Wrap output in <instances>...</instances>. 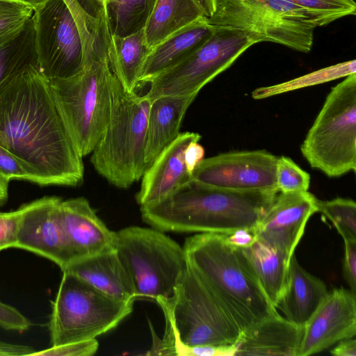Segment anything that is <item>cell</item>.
<instances>
[{"mask_svg": "<svg viewBox=\"0 0 356 356\" xmlns=\"http://www.w3.org/2000/svg\"><path fill=\"white\" fill-rule=\"evenodd\" d=\"M0 145L35 174L40 186H77L83 181L82 157L38 64L29 65L0 86Z\"/></svg>", "mask_w": 356, "mask_h": 356, "instance_id": "6da1fadb", "label": "cell"}, {"mask_svg": "<svg viewBox=\"0 0 356 356\" xmlns=\"http://www.w3.org/2000/svg\"><path fill=\"white\" fill-rule=\"evenodd\" d=\"M277 193L225 190L191 178L161 200L140 207L141 218L163 232H252Z\"/></svg>", "mask_w": 356, "mask_h": 356, "instance_id": "7a4b0ae2", "label": "cell"}, {"mask_svg": "<svg viewBox=\"0 0 356 356\" xmlns=\"http://www.w3.org/2000/svg\"><path fill=\"white\" fill-rule=\"evenodd\" d=\"M183 248L188 266L241 332L277 311L251 273L241 249L231 245L225 234L197 233L185 240Z\"/></svg>", "mask_w": 356, "mask_h": 356, "instance_id": "3957f363", "label": "cell"}, {"mask_svg": "<svg viewBox=\"0 0 356 356\" xmlns=\"http://www.w3.org/2000/svg\"><path fill=\"white\" fill-rule=\"evenodd\" d=\"M110 90L109 120L91 152L90 162L110 184L127 188L147 168L144 159L152 102L145 95L126 92L114 74Z\"/></svg>", "mask_w": 356, "mask_h": 356, "instance_id": "277c9868", "label": "cell"}, {"mask_svg": "<svg viewBox=\"0 0 356 356\" xmlns=\"http://www.w3.org/2000/svg\"><path fill=\"white\" fill-rule=\"evenodd\" d=\"M113 74L106 49L90 56L77 74L49 80L54 102L82 158L91 153L108 122Z\"/></svg>", "mask_w": 356, "mask_h": 356, "instance_id": "5b68a950", "label": "cell"}, {"mask_svg": "<svg viewBox=\"0 0 356 356\" xmlns=\"http://www.w3.org/2000/svg\"><path fill=\"white\" fill-rule=\"evenodd\" d=\"M156 302L163 311L165 325L171 330L173 355L177 346H232L241 334L234 321L188 265L173 296Z\"/></svg>", "mask_w": 356, "mask_h": 356, "instance_id": "8992f818", "label": "cell"}, {"mask_svg": "<svg viewBox=\"0 0 356 356\" xmlns=\"http://www.w3.org/2000/svg\"><path fill=\"white\" fill-rule=\"evenodd\" d=\"M300 150L310 166L330 177L356 170V72L333 87Z\"/></svg>", "mask_w": 356, "mask_h": 356, "instance_id": "52a82bcc", "label": "cell"}, {"mask_svg": "<svg viewBox=\"0 0 356 356\" xmlns=\"http://www.w3.org/2000/svg\"><path fill=\"white\" fill-rule=\"evenodd\" d=\"M134 302L115 299L63 272L48 323L51 346L96 339L133 311Z\"/></svg>", "mask_w": 356, "mask_h": 356, "instance_id": "ba28073f", "label": "cell"}, {"mask_svg": "<svg viewBox=\"0 0 356 356\" xmlns=\"http://www.w3.org/2000/svg\"><path fill=\"white\" fill-rule=\"evenodd\" d=\"M209 24L241 30L256 43L271 42L292 49L311 51L317 21L288 0H218Z\"/></svg>", "mask_w": 356, "mask_h": 356, "instance_id": "9c48e42d", "label": "cell"}, {"mask_svg": "<svg viewBox=\"0 0 356 356\" xmlns=\"http://www.w3.org/2000/svg\"><path fill=\"white\" fill-rule=\"evenodd\" d=\"M117 252L129 273L137 298L167 300L187 267L183 247L164 232L131 226L116 232Z\"/></svg>", "mask_w": 356, "mask_h": 356, "instance_id": "30bf717a", "label": "cell"}, {"mask_svg": "<svg viewBox=\"0 0 356 356\" xmlns=\"http://www.w3.org/2000/svg\"><path fill=\"white\" fill-rule=\"evenodd\" d=\"M255 44L241 30L216 26L212 34L197 50L152 79L145 95L151 102L167 95H197L204 86Z\"/></svg>", "mask_w": 356, "mask_h": 356, "instance_id": "8fae6325", "label": "cell"}, {"mask_svg": "<svg viewBox=\"0 0 356 356\" xmlns=\"http://www.w3.org/2000/svg\"><path fill=\"white\" fill-rule=\"evenodd\" d=\"M33 18L38 66L44 75L51 80L79 72L84 63L82 40L63 0H49Z\"/></svg>", "mask_w": 356, "mask_h": 356, "instance_id": "7c38bea8", "label": "cell"}, {"mask_svg": "<svg viewBox=\"0 0 356 356\" xmlns=\"http://www.w3.org/2000/svg\"><path fill=\"white\" fill-rule=\"evenodd\" d=\"M277 158L266 150L222 153L203 159L191 178L225 190L277 193Z\"/></svg>", "mask_w": 356, "mask_h": 356, "instance_id": "4fadbf2b", "label": "cell"}, {"mask_svg": "<svg viewBox=\"0 0 356 356\" xmlns=\"http://www.w3.org/2000/svg\"><path fill=\"white\" fill-rule=\"evenodd\" d=\"M62 198L45 196L22 204L15 248L46 258L65 270L73 257L60 221Z\"/></svg>", "mask_w": 356, "mask_h": 356, "instance_id": "5bb4252c", "label": "cell"}, {"mask_svg": "<svg viewBox=\"0 0 356 356\" xmlns=\"http://www.w3.org/2000/svg\"><path fill=\"white\" fill-rule=\"evenodd\" d=\"M316 199L308 191L277 193L252 232L291 257L308 220L316 212Z\"/></svg>", "mask_w": 356, "mask_h": 356, "instance_id": "9a60e30c", "label": "cell"}, {"mask_svg": "<svg viewBox=\"0 0 356 356\" xmlns=\"http://www.w3.org/2000/svg\"><path fill=\"white\" fill-rule=\"evenodd\" d=\"M356 334V293L344 288L328 291L304 326L298 356L322 352Z\"/></svg>", "mask_w": 356, "mask_h": 356, "instance_id": "2e32d148", "label": "cell"}, {"mask_svg": "<svg viewBox=\"0 0 356 356\" xmlns=\"http://www.w3.org/2000/svg\"><path fill=\"white\" fill-rule=\"evenodd\" d=\"M59 213L73 262L115 249L116 232L106 226L86 198L62 200Z\"/></svg>", "mask_w": 356, "mask_h": 356, "instance_id": "e0dca14e", "label": "cell"}, {"mask_svg": "<svg viewBox=\"0 0 356 356\" xmlns=\"http://www.w3.org/2000/svg\"><path fill=\"white\" fill-rule=\"evenodd\" d=\"M201 136L185 131L179 136L155 158L142 176L136 200L140 207L147 206L165 198L191 179L184 162V152Z\"/></svg>", "mask_w": 356, "mask_h": 356, "instance_id": "ac0fdd59", "label": "cell"}, {"mask_svg": "<svg viewBox=\"0 0 356 356\" xmlns=\"http://www.w3.org/2000/svg\"><path fill=\"white\" fill-rule=\"evenodd\" d=\"M303 332L277 310L242 332L235 356H298Z\"/></svg>", "mask_w": 356, "mask_h": 356, "instance_id": "d6986e66", "label": "cell"}, {"mask_svg": "<svg viewBox=\"0 0 356 356\" xmlns=\"http://www.w3.org/2000/svg\"><path fill=\"white\" fill-rule=\"evenodd\" d=\"M63 271L115 299L134 302L137 298L132 279L116 249L77 260Z\"/></svg>", "mask_w": 356, "mask_h": 356, "instance_id": "ffe728a7", "label": "cell"}, {"mask_svg": "<svg viewBox=\"0 0 356 356\" xmlns=\"http://www.w3.org/2000/svg\"><path fill=\"white\" fill-rule=\"evenodd\" d=\"M216 26L203 17L173 33L154 47L145 61L139 83L146 84L163 71L178 64L197 50L212 34Z\"/></svg>", "mask_w": 356, "mask_h": 356, "instance_id": "44dd1931", "label": "cell"}, {"mask_svg": "<svg viewBox=\"0 0 356 356\" xmlns=\"http://www.w3.org/2000/svg\"><path fill=\"white\" fill-rule=\"evenodd\" d=\"M327 292L324 282L306 270L293 254L289 261L286 287L275 308L290 321L305 326Z\"/></svg>", "mask_w": 356, "mask_h": 356, "instance_id": "7402d4cb", "label": "cell"}, {"mask_svg": "<svg viewBox=\"0 0 356 356\" xmlns=\"http://www.w3.org/2000/svg\"><path fill=\"white\" fill-rule=\"evenodd\" d=\"M196 95H167L152 101L147 119L145 163L148 166L180 134L183 118Z\"/></svg>", "mask_w": 356, "mask_h": 356, "instance_id": "603a6c76", "label": "cell"}, {"mask_svg": "<svg viewBox=\"0 0 356 356\" xmlns=\"http://www.w3.org/2000/svg\"><path fill=\"white\" fill-rule=\"evenodd\" d=\"M240 249L251 273L275 307L286 285L291 257L257 237L252 245Z\"/></svg>", "mask_w": 356, "mask_h": 356, "instance_id": "cb8c5ba5", "label": "cell"}, {"mask_svg": "<svg viewBox=\"0 0 356 356\" xmlns=\"http://www.w3.org/2000/svg\"><path fill=\"white\" fill-rule=\"evenodd\" d=\"M151 49L146 42L144 28L126 36H108L109 64L126 92L136 93L145 61Z\"/></svg>", "mask_w": 356, "mask_h": 356, "instance_id": "d4e9b609", "label": "cell"}, {"mask_svg": "<svg viewBox=\"0 0 356 356\" xmlns=\"http://www.w3.org/2000/svg\"><path fill=\"white\" fill-rule=\"evenodd\" d=\"M205 17L195 0H156L144 27L150 49L173 33Z\"/></svg>", "mask_w": 356, "mask_h": 356, "instance_id": "484cf974", "label": "cell"}, {"mask_svg": "<svg viewBox=\"0 0 356 356\" xmlns=\"http://www.w3.org/2000/svg\"><path fill=\"white\" fill-rule=\"evenodd\" d=\"M32 64H38L33 16L20 28L0 36V86Z\"/></svg>", "mask_w": 356, "mask_h": 356, "instance_id": "4316f807", "label": "cell"}, {"mask_svg": "<svg viewBox=\"0 0 356 356\" xmlns=\"http://www.w3.org/2000/svg\"><path fill=\"white\" fill-rule=\"evenodd\" d=\"M156 0H104V17L110 35L126 36L143 29Z\"/></svg>", "mask_w": 356, "mask_h": 356, "instance_id": "83f0119b", "label": "cell"}, {"mask_svg": "<svg viewBox=\"0 0 356 356\" xmlns=\"http://www.w3.org/2000/svg\"><path fill=\"white\" fill-rule=\"evenodd\" d=\"M355 72L356 60H348L318 70L284 83L258 88L252 92V97L255 99H264L293 90L346 77Z\"/></svg>", "mask_w": 356, "mask_h": 356, "instance_id": "f1b7e54d", "label": "cell"}, {"mask_svg": "<svg viewBox=\"0 0 356 356\" xmlns=\"http://www.w3.org/2000/svg\"><path fill=\"white\" fill-rule=\"evenodd\" d=\"M316 212L333 224L343 240H356V203L350 198L316 199Z\"/></svg>", "mask_w": 356, "mask_h": 356, "instance_id": "f546056e", "label": "cell"}, {"mask_svg": "<svg viewBox=\"0 0 356 356\" xmlns=\"http://www.w3.org/2000/svg\"><path fill=\"white\" fill-rule=\"evenodd\" d=\"M308 11L317 21L318 26L327 25L338 19L355 15L354 0H288Z\"/></svg>", "mask_w": 356, "mask_h": 356, "instance_id": "4dcf8cb0", "label": "cell"}, {"mask_svg": "<svg viewBox=\"0 0 356 356\" xmlns=\"http://www.w3.org/2000/svg\"><path fill=\"white\" fill-rule=\"evenodd\" d=\"M310 175L300 168L291 159L278 156L276 165V184L278 193L307 191Z\"/></svg>", "mask_w": 356, "mask_h": 356, "instance_id": "1f68e13d", "label": "cell"}, {"mask_svg": "<svg viewBox=\"0 0 356 356\" xmlns=\"http://www.w3.org/2000/svg\"><path fill=\"white\" fill-rule=\"evenodd\" d=\"M33 13L31 7L17 0H0V36L20 28Z\"/></svg>", "mask_w": 356, "mask_h": 356, "instance_id": "d6a6232c", "label": "cell"}, {"mask_svg": "<svg viewBox=\"0 0 356 356\" xmlns=\"http://www.w3.org/2000/svg\"><path fill=\"white\" fill-rule=\"evenodd\" d=\"M0 176L10 181L22 179L39 184L38 177L15 155L0 145Z\"/></svg>", "mask_w": 356, "mask_h": 356, "instance_id": "836d02e7", "label": "cell"}, {"mask_svg": "<svg viewBox=\"0 0 356 356\" xmlns=\"http://www.w3.org/2000/svg\"><path fill=\"white\" fill-rule=\"evenodd\" d=\"M99 347L96 339L71 342L45 350H36L33 355L40 356H90L96 353Z\"/></svg>", "mask_w": 356, "mask_h": 356, "instance_id": "e575fe53", "label": "cell"}, {"mask_svg": "<svg viewBox=\"0 0 356 356\" xmlns=\"http://www.w3.org/2000/svg\"><path fill=\"white\" fill-rule=\"evenodd\" d=\"M20 212L19 207L12 211H0V252L15 248Z\"/></svg>", "mask_w": 356, "mask_h": 356, "instance_id": "d590c367", "label": "cell"}, {"mask_svg": "<svg viewBox=\"0 0 356 356\" xmlns=\"http://www.w3.org/2000/svg\"><path fill=\"white\" fill-rule=\"evenodd\" d=\"M32 325L31 321L17 309L0 300V327L16 332H24Z\"/></svg>", "mask_w": 356, "mask_h": 356, "instance_id": "8d00e7d4", "label": "cell"}, {"mask_svg": "<svg viewBox=\"0 0 356 356\" xmlns=\"http://www.w3.org/2000/svg\"><path fill=\"white\" fill-rule=\"evenodd\" d=\"M236 345L222 346H177L175 355L186 356H235Z\"/></svg>", "mask_w": 356, "mask_h": 356, "instance_id": "74e56055", "label": "cell"}, {"mask_svg": "<svg viewBox=\"0 0 356 356\" xmlns=\"http://www.w3.org/2000/svg\"><path fill=\"white\" fill-rule=\"evenodd\" d=\"M343 274L350 290L356 293V240H343Z\"/></svg>", "mask_w": 356, "mask_h": 356, "instance_id": "f35d334b", "label": "cell"}, {"mask_svg": "<svg viewBox=\"0 0 356 356\" xmlns=\"http://www.w3.org/2000/svg\"><path fill=\"white\" fill-rule=\"evenodd\" d=\"M204 149L198 141L191 142L184 152V162L188 174L192 173L197 165L204 159Z\"/></svg>", "mask_w": 356, "mask_h": 356, "instance_id": "ab89813d", "label": "cell"}, {"mask_svg": "<svg viewBox=\"0 0 356 356\" xmlns=\"http://www.w3.org/2000/svg\"><path fill=\"white\" fill-rule=\"evenodd\" d=\"M225 236L231 245L239 248L250 246L257 238L252 231L246 229H238L231 234H225Z\"/></svg>", "mask_w": 356, "mask_h": 356, "instance_id": "60d3db41", "label": "cell"}, {"mask_svg": "<svg viewBox=\"0 0 356 356\" xmlns=\"http://www.w3.org/2000/svg\"><path fill=\"white\" fill-rule=\"evenodd\" d=\"M35 351L29 346L10 343L0 340V356L33 355Z\"/></svg>", "mask_w": 356, "mask_h": 356, "instance_id": "b9f144b4", "label": "cell"}, {"mask_svg": "<svg viewBox=\"0 0 356 356\" xmlns=\"http://www.w3.org/2000/svg\"><path fill=\"white\" fill-rule=\"evenodd\" d=\"M336 356H356V340L354 337L341 340L330 350Z\"/></svg>", "mask_w": 356, "mask_h": 356, "instance_id": "7bdbcfd3", "label": "cell"}, {"mask_svg": "<svg viewBox=\"0 0 356 356\" xmlns=\"http://www.w3.org/2000/svg\"><path fill=\"white\" fill-rule=\"evenodd\" d=\"M207 18L211 17L216 11L218 0H195Z\"/></svg>", "mask_w": 356, "mask_h": 356, "instance_id": "ee69618b", "label": "cell"}, {"mask_svg": "<svg viewBox=\"0 0 356 356\" xmlns=\"http://www.w3.org/2000/svg\"><path fill=\"white\" fill-rule=\"evenodd\" d=\"M8 197V181L0 176V206L4 204Z\"/></svg>", "mask_w": 356, "mask_h": 356, "instance_id": "f6af8a7d", "label": "cell"}, {"mask_svg": "<svg viewBox=\"0 0 356 356\" xmlns=\"http://www.w3.org/2000/svg\"><path fill=\"white\" fill-rule=\"evenodd\" d=\"M31 7L34 11L42 7L49 0H17Z\"/></svg>", "mask_w": 356, "mask_h": 356, "instance_id": "bcb514c9", "label": "cell"}, {"mask_svg": "<svg viewBox=\"0 0 356 356\" xmlns=\"http://www.w3.org/2000/svg\"><path fill=\"white\" fill-rule=\"evenodd\" d=\"M89 1V0H88ZM92 1L93 4L97 7L102 9V6L104 0H90Z\"/></svg>", "mask_w": 356, "mask_h": 356, "instance_id": "7dc6e473", "label": "cell"}]
</instances>
